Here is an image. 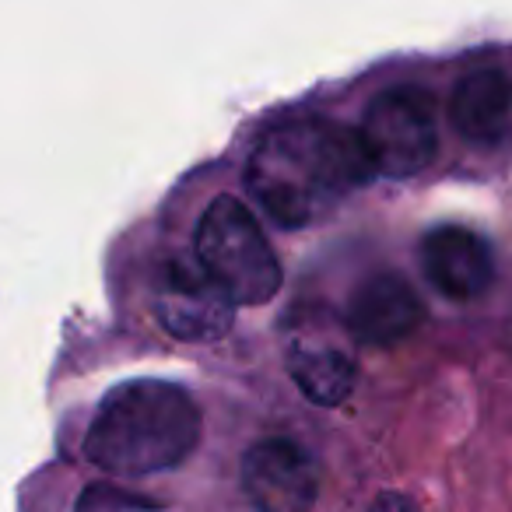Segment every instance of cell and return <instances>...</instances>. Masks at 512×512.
Wrapping results in <instances>:
<instances>
[{
	"mask_svg": "<svg viewBox=\"0 0 512 512\" xmlns=\"http://www.w3.org/2000/svg\"><path fill=\"white\" fill-rule=\"evenodd\" d=\"M372 512H418V509H414V502L407 495H397V491H383V495L376 498V505H372Z\"/></svg>",
	"mask_w": 512,
	"mask_h": 512,
	"instance_id": "cell-11",
	"label": "cell"
},
{
	"mask_svg": "<svg viewBox=\"0 0 512 512\" xmlns=\"http://www.w3.org/2000/svg\"><path fill=\"white\" fill-rule=\"evenodd\" d=\"M193 256L235 306H264L281 288V264L264 228L235 197H214L200 214Z\"/></svg>",
	"mask_w": 512,
	"mask_h": 512,
	"instance_id": "cell-3",
	"label": "cell"
},
{
	"mask_svg": "<svg viewBox=\"0 0 512 512\" xmlns=\"http://www.w3.org/2000/svg\"><path fill=\"white\" fill-rule=\"evenodd\" d=\"M200 439L193 397L165 379H134L106 393L85 435V456L123 477L176 467Z\"/></svg>",
	"mask_w": 512,
	"mask_h": 512,
	"instance_id": "cell-2",
	"label": "cell"
},
{
	"mask_svg": "<svg viewBox=\"0 0 512 512\" xmlns=\"http://www.w3.org/2000/svg\"><path fill=\"white\" fill-rule=\"evenodd\" d=\"M348 327L334 323L327 313L295 316L288 334L285 365L302 393L320 407H337L351 397L358 379V362L348 341Z\"/></svg>",
	"mask_w": 512,
	"mask_h": 512,
	"instance_id": "cell-6",
	"label": "cell"
},
{
	"mask_svg": "<svg viewBox=\"0 0 512 512\" xmlns=\"http://www.w3.org/2000/svg\"><path fill=\"white\" fill-rule=\"evenodd\" d=\"M421 323V299L400 274H376L362 281L348 306V334L372 348L404 341Z\"/></svg>",
	"mask_w": 512,
	"mask_h": 512,
	"instance_id": "cell-9",
	"label": "cell"
},
{
	"mask_svg": "<svg viewBox=\"0 0 512 512\" xmlns=\"http://www.w3.org/2000/svg\"><path fill=\"white\" fill-rule=\"evenodd\" d=\"M376 176L358 130L299 116L264 130L246 165V186L278 225L302 228L334 214Z\"/></svg>",
	"mask_w": 512,
	"mask_h": 512,
	"instance_id": "cell-1",
	"label": "cell"
},
{
	"mask_svg": "<svg viewBox=\"0 0 512 512\" xmlns=\"http://www.w3.org/2000/svg\"><path fill=\"white\" fill-rule=\"evenodd\" d=\"M421 267L428 281L453 302H474L495 278L491 249L474 228L439 225L421 242Z\"/></svg>",
	"mask_w": 512,
	"mask_h": 512,
	"instance_id": "cell-8",
	"label": "cell"
},
{
	"mask_svg": "<svg viewBox=\"0 0 512 512\" xmlns=\"http://www.w3.org/2000/svg\"><path fill=\"white\" fill-rule=\"evenodd\" d=\"M453 123L470 141H498L512 113V78L498 67H481L460 78L453 92Z\"/></svg>",
	"mask_w": 512,
	"mask_h": 512,
	"instance_id": "cell-10",
	"label": "cell"
},
{
	"mask_svg": "<svg viewBox=\"0 0 512 512\" xmlns=\"http://www.w3.org/2000/svg\"><path fill=\"white\" fill-rule=\"evenodd\" d=\"M151 313L179 341H218L235 320V302L214 285L197 256H172L151 285Z\"/></svg>",
	"mask_w": 512,
	"mask_h": 512,
	"instance_id": "cell-5",
	"label": "cell"
},
{
	"mask_svg": "<svg viewBox=\"0 0 512 512\" xmlns=\"http://www.w3.org/2000/svg\"><path fill=\"white\" fill-rule=\"evenodd\" d=\"M372 169L383 176H418L428 169L439 151V130H435L432 95L421 88H390L376 95L365 109L362 130H358Z\"/></svg>",
	"mask_w": 512,
	"mask_h": 512,
	"instance_id": "cell-4",
	"label": "cell"
},
{
	"mask_svg": "<svg viewBox=\"0 0 512 512\" xmlns=\"http://www.w3.org/2000/svg\"><path fill=\"white\" fill-rule=\"evenodd\" d=\"M242 488L260 512H309L316 502V467L292 439L256 442L242 460Z\"/></svg>",
	"mask_w": 512,
	"mask_h": 512,
	"instance_id": "cell-7",
	"label": "cell"
}]
</instances>
